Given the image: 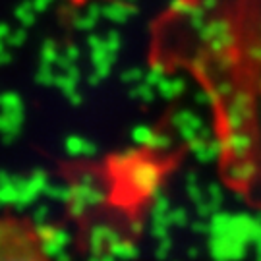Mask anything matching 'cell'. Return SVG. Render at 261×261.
<instances>
[{
  "mask_svg": "<svg viewBox=\"0 0 261 261\" xmlns=\"http://www.w3.org/2000/svg\"><path fill=\"white\" fill-rule=\"evenodd\" d=\"M0 261H55L45 236L29 217L0 213Z\"/></svg>",
  "mask_w": 261,
  "mask_h": 261,
  "instance_id": "cell-1",
  "label": "cell"
}]
</instances>
